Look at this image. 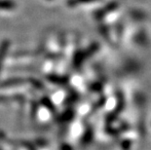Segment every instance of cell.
<instances>
[{"mask_svg":"<svg viewBox=\"0 0 151 150\" xmlns=\"http://www.w3.org/2000/svg\"><path fill=\"white\" fill-rule=\"evenodd\" d=\"M125 108V98H124V95L122 94L121 92H118L117 93V103H116V106L111 112L108 113V115L106 116V123L108 125H111L112 123L115 122L117 120L118 116L120 115L121 112H123Z\"/></svg>","mask_w":151,"mask_h":150,"instance_id":"1","label":"cell"},{"mask_svg":"<svg viewBox=\"0 0 151 150\" xmlns=\"http://www.w3.org/2000/svg\"><path fill=\"white\" fill-rule=\"evenodd\" d=\"M25 82H27V79L22 77H11L6 80H3L0 82V88L1 89H7L13 87H19V86L24 85Z\"/></svg>","mask_w":151,"mask_h":150,"instance_id":"2","label":"cell"},{"mask_svg":"<svg viewBox=\"0 0 151 150\" xmlns=\"http://www.w3.org/2000/svg\"><path fill=\"white\" fill-rule=\"evenodd\" d=\"M118 8V3L117 2H110L108 3L106 6H104V8L99 9V10L95 12V18L97 20H102L105 16H107L109 13L115 11Z\"/></svg>","mask_w":151,"mask_h":150,"instance_id":"3","label":"cell"},{"mask_svg":"<svg viewBox=\"0 0 151 150\" xmlns=\"http://www.w3.org/2000/svg\"><path fill=\"white\" fill-rule=\"evenodd\" d=\"M47 80L58 86H65L68 84L69 77L65 75H58V74H50L47 76Z\"/></svg>","mask_w":151,"mask_h":150,"instance_id":"4","label":"cell"},{"mask_svg":"<svg viewBox=\"0 0 151 150\" xmlns=\"http://www.w3.org/2000/svg\"><path fill=\"white\" fill-rule=\"evenodd\" d=\"M89 58L88 54H87L86 50H80L77 51V52L74 54V57H73V66L76 68H79L80 66L83 65V62H85L86 59Z\"/></svg>","mask_w":151,"mask_h":150,"instance_id":"5","label":"cell"},{"mask_svg":"<svg viewBox=\"0 0 151 150\" xmlns=\"http://www.w3.org/2000/svg\"><path fill=\"white\" fill-rule=\"evenodd\" d=\"M10 45H11L10 40H8V39H4L0 43V72H1V69H2L3 60H4L6 56H7Z\"/></svg>","mask_w":151,"mask_h":150,"instance_id":"6","label":"cell"},{"mask_svg":"<svg viewBox=\"0 0 151 150\" xmlns=\"http://www.w3.org/2000/svg\"><path fill=\"white\" fill-rule=\"evenodd\" d=\"M16 6H17V4H16L14 0H0V10H14Z\"/></svg>","mask_w":151,"mask_h":150,"instance_id":"7","label":"cell"},{"mask_svg":"<svg viewBox=\"0 0 151 150\" xmlns=\"http://www.w3.org/2000/svg\"><path fill=\"white\" fill-rule=\"evenodd\" d=\"M74 117V110L71 109V108H68L66 109L65 112L62 113V115L60 116V122H63V123H66V122H69L71 121Z\"/></svg>","mask_w":151,"mask_h":150,"instance_id":"8","label":"cell"},{"mask_svg":"<svg viewBox=\"0 0 151 150\" xmlns=\"http://www.w3.org/2000/svg\"><path fill=\"white\" fill-rule=\"evenodd\" d=\"M93 135H94V132H93V129L92 128H88L86 131H85V133H83V136H82V139H81V142H82V144H89L90 142L92 141V139H93Z\"/></svg>","mask_w":151,"mask_h":150,"instance_id":"9","label":"cell"},{"mask_svg":"<svg viewBox=\"0 0 151 150\" xmlns=\"http://www.w3.org/2000/svg\"><path fill=\"white\" fill-rule=\"evenodd\" d=\"M41 104L44 105V106L49 111H51V112L54 113L55 111H56V106H55L54 103H52V100H51L48 97H44L41 98Z\"/></svg>","mask_w":151,"mask_h":150,"instance_id":"10","label":"cell"},{"mask_svg":"<svg viewBox=\"0 0 151 150\" xmlns=\"http://www.w3.org/2000/svg\"><path fill=\"white\" fill-rule=\"evenodd\" d=\"M99 0H68L67 1V5L70 7H74L79 4H83V3H90V2H97Z\"/></svg>","mask_w":151,"mask_h":150,"instance_id":"11","label":"cell"},{"mask_svg":"<svg viewBox=\"0 0 151 150\" xmlns=\"http://www.w3.org/2000/svg\"><path fill=\"white\" fill-rule=\"evenodd\" d=\"M27 82H29L30 83V85L32 86L33 88L35 89H37V90H41V89H43L44 88V85L41 83L38 79H35V78H28L27 79Z\"/></svg>","mask_w":151,"mask_h":150,"instance_id":"12","label":"cell"},{"mask_svg":"<svg viewBox=\"0 0 151 150\" xmlns=\"http://www.w3.org/2000/svg\"><path fill=\"white\" fill-rule=\"evenodd\" d=\"M78 100V95H77L76 93H72L71 95H67V97L65 98V103H67V104H69V103H75V101Z\"/></svg>","mask_w":151,"mask_h":150,"instance_id":"13","label":"cell"},{"mask_svg":"<svg viewBox=\"0 0 151 150\" xmlns=\"http://www.w3.org/2000/svg\"><path fill=\"white\" fill-rule=\"evenodd\" d=\"M105 131H106V133H109V135H111V136H118L119 133H120V130L119 129H114L113 127H111L110 125H108L106 127V129H105Z\"/></svg>","mask_w":151,"mask_h":150,"instance_id":"14","label":"cell"},{"mask_svg":"<svg viewBox=\"0 0 151 150\" xmlns=\"http://www.w3.org/2000/svg\"><path fill=\"white\" fill-rule=\"evenodd\" d=\"M90 90L95 93H99L102 90V85L101 83H94V84L90 86Z\"/></svg>","mask_w":151,"mask_h":150,"instance_id":"15","label":"cell"},{"mask_svg":"<svg viewBox=\"0 0 151 150\" xmlns=\"http://www.w3.org/2000/svg\"><path fill=\"white\" fill-rule=\"evenodd\" d=\"M131 146H132V141H131V139H124V140H122V142H121V147L123 150H130L131 149Z\"/></svg>","mask_w":151,"mask_h":150,"instance_id":"16","label":"cell"},{"mask_svg":"<svg viewBox=\"0 0 151 150\" xmlns=\"http://www.w3.org/2000/svg\"><path fill=\"white\" fill-rule=\"evenodd\" d=\"M105 101H106V98H104V97H102L101 100H99L97 103H96L94 106H93V108H94V110H97V109H99L101 106H104V103H105Z\"/></svg>","mask_w":151,"mask_h":150,"instance_id":"17","label":"cell"},{"mask_svg":"<svg viewBox=\"0 0 151 150\" xmlns=\"http://www.w3.org/2000/svg\"><path fill=\"white\" fill-rule=\"evenodd\" d=\"M12 100L18 101V103H24L25 101V98H24V95H15L12 97Z\"/></svg>","mask_w":151,"mask_h":150,"instance_id":"18","label":"cell"},{"mask_svg":"<svg viewBox=\"0 0 151 150\" xmlns=\"http://www.w3.org/2000/svg\"><path fill=\"white\" fill-rule=\"evenodd\" d=\"M37 111H38V105L36 104V103H31V117L34 118Z\"/></svg>","mask_w":151,"mask_h":150,"instance_id":"19","label":"cell"},{"mask_svg":"<svg viewBox=\"0 0 151 150\" xmlns=\"http://www.w3.org/2000/svg\"><path fill=\"white\" fill-rule=\"evenodd\" d=\"M129 128H130V126L128 125L127 123H123V124L121 125L120 129H119V130H120V132H126V131L129 130Z\"/></svg>","mask_w":151,"mask_h":150,"instance_id":"20","label":"cell"},{"mask_svg":"<svg viewBox=\"0 0 151 150\" xmlns=\"http://www.w3.org/2000/svg\"><path fill=\"white\" fill-rule=\"evenodd\" d=\"M9 100H10V98L0 95V103H7V101H9Z\"/></svg>","mask_w":151,"mask_h":150,"instance_id":"21","label":"cell"},{"mask_svg":"<svg viewBox=\"0 0 151 150\" xmlns=\"http://www.w3.org/2000/svg\"><path fill=\"white\" fill-rule=\"evenodd\" d=\"M35 143H36L37 145H39V146H45L47 144V141L46 140H44V139H37L36 141H35Z\"/></svg>","mask_w":151,"mask_h":150,"instance_id":"22","label":"cell"},{"mask_svg":"<svg viewBox=\"0 0 151 150\" xmlns=\"http://www.w3.org/2000/svg\"><path fill=\"white\" fill-rule=\"evenodd\" d=\"M60 150H72V147L67 143H65V144L60 146Z\"/></svg>","mask_w":151,"mask_h":150,"instance_id":"23","label":"cell"}]
</instances>
